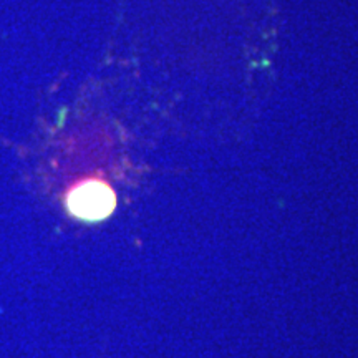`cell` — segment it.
Listing matches in <instances>:
<instances>
[{
	"instance_id": "6da1fadb",
	"label": "cell",
	"mask_w": 358,
	"mask_h": 358,
	"mask_svg": "<svg viewBox=\"0 0 358 358\" xmlns=\"http://www.w3.org/2000/svg\"><path fill=\"white\" fill-rule=\"evenodd\" d=\"M115 194L108 186L98 181H90L75 187L69 196L71 214L87 221L106 217L115 209Z\"/></svg>"
}]
</instances>
